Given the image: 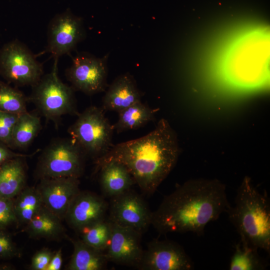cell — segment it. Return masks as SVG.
Here are the masks:
<instances>
[{"mask_svg": "<svg viewBox=\"0 0 270 270\" xmlns=\"http://www.w3.org/2000/svg\"><path fill=\"white\" fill-rule=\"evenodd\" d=\"M225 185L217 179H192L166 196L152 212L151 224L160 234L192 232L206 226L230 207Z\"/></svg>", "mask_w": 270, "mask_h": 270, "instance_id": "obj_1", "label": "cell"}, {"mask_svg": "<svg viewBox=\"0 0 270 270\" xmlns=\"http://www.w3.org/2000/svg\"><path fill=\"white\" fill-rule=\"evenodd\" d=\"M180 153L175 131L162 118L146 136L113 145L95 160L96 169L110 160L118 162L126 167L142 190L151 194L174 168Z\"/></svg>", "mask_w": 270, "mask_h": 270, "instance_id": "obj_2", "label": "cell"}, {"mask_svg": "<svg viewBox=\"0 0 270 270\" xmlns=\"http://www.w3.org/2000/svg\"><path fill=\"white\" fill-rule=\"evenodd\" d=\"M226 213L238 232L241 244L270 252V203L246 176L238 187L234 205Z\"/></svg>", "mask_w": 270, "mask_h": 270, "instance_id": "obj_3", "label": "cell"}, {"mask_svg": "<svg viewBox=\"0 0 270 270\" xmlns=\"http://www.w3.org/2000/svg\"><path fill=\"white\" fill-rule=\"evenodd\" d=\"M102 108L90 106L78 114L68 132L72 140L86 156L95 160L106 154L112 146L113 126Z\"/></svg>", "mask_w": 270, "mask_h": 270, "instance_id": "obj_4", "label": "cell"}, {"mask_svg": "<svg viewBox=\"0 0 270 270\" xmlns=\"http://www.w3.org/2000/svg\"><path fill=\"white\" fill-rule=\"evenodd\" d=\"M32 87L29 100L36 106L40 113L56 125L62 116L78 115L74 88L63 83L57 73V64L52 71L42 76Z\"/></svg>", "mask_w": 270, "mask_h": 270, "instance_id": "obj_5", "label": "cell"}, {"mask_svg": "<svg viewBox=\"0 0 270 270\" xmlns=\"http://www.w3.org/2000/svg\"><path fill=\"white\" fill-rule=\"evenodd\" d=\"M86 156L71 138H57L48 145L40 155L35 174L43 178H79L84 169Z\"/></svg>", "mask_w": 270, "mask_h": 270, "instance_id": "obj_6", "label": "cell"}, {"mask_svg": "<svg viewBox=\"0 0 270 270\" xmlns=\"http://www.w3.org/2000/svg\"><path fill=\"white\" fill-rule=\"evenodd\" d=\"M43 66L22 42L15 40L0 50V74L17 86L35 85L43 76Z\"/></svg>", "mask_w": 270, "mask_h": 270, "instance_id": "obj_7", "label": "cell"}, {"mask_svg": "<svg viewBox=\"0 0 270 270\" xmlns=\"http://www.w3.org/2000/svg\"><path fill=\"white\" fill-rule=\"evenodd\" d=\"M108 56L96 58L80 52L72 58L66 75L74 90L92 95L104 91L107 86Z\"/></svg>", "mask_w": 270, "mask_h": 270, "instance_id": "obj_8", "label": "cell"}, {"mask_svg": "<svg viewBox=\"0 0 270 270\" xmlns=\"http://www.w3.org/2000/svg\"><path fill=\"white\" fill-rule=\"evenodd\" d=\"M47 34L46 51L52 54L54 63H57L60 56L69 54L84 38L82 18L67 10L52 19Z\"/></svg>", "mask_w": 270, "mask_h": 270, "instance_id": "obj_9", "label": "cell"}, {"mask_svg": "<svg viewBox=\"0 0 270 270\" xmlns=\"http://www.w3.org/2000/svg\"><path fill=\"white\" fill-rule=\"evenodd\" d=\"M152 212L144 200L129 190L112 198L109 220L143 234L151 224Z\"/></svg>", "mask_w": 270, "mask_h": 270, "instance_id": "obj_10", "label": "cell"}, {"mask_svg": "<svg viewBox=\"0 0 270 270\" xmlns=\"http://www.w3.org/2000/svg\"><path fill=\"white\" fill-rule=\"evenodd\" d=\"M194 263L184 248L170 240L150 242L138 267L143 270H191Z\"/></svg>", "mask_w": 270, "mask_h": 270, "instance_id": "obj_11", "label": "cell"}, {"mask_svg": "<svg viewBox=\"0 0 270 270\" xmlns=\"http://www.w3.org/2000/svg\"><path fill=\"white\" fill-rule=\"evenodd\" d=\"M112 222L111 236L104 252L108 260L138 268L144 253L140 243L142 234Z\"/></svg>", "mask_w": 270, "mask_h": 270, "instance_id": "obj_12", "label": "cell"}, {"mask_svg": "<svg viewBox=\"0 0 270 270\" xmlns=\"http://www.w3.org/2000/svg\"><path fill=\"white\" fill-rule=\"evenodd\" d=\"M79 178L64 177L43 178L37 188L43 204L62 220L69 206L80 192Z\"/></svg>", "mask_w": 270, "mask_h": 270, "instance_id": "obj_13", "label": "cell"}, {"mask_svg": "<svg viewBox=\"0 0 270 270\" xmlns=\"http://www.w3.org/2000/svg\"><path fill=\"white\" fill-rule=\"evenodd\" d=\"M108 208L106 201L91 192H80L74 198L64 220L76 231L105 218Z\"/></svg>", "mask_w": 270, "mask_h": 270, "instance_id": "obj_14", "label": "cell"}, {"mask_svg": "<svg viewBox=\"0 0 270 270\" xmlns=\"http://www.w3.org/2000/svg\"><path fill=\"white\" fill-rule=\"evenodd\" d=\"M141 101V94L132 76L122 74L112 82L102 100L104 110H121Z\"/></svg>", "mask_w": 270, "mask_h": 270, "instance_id": "obj_15", "label": "cell"}, {"mask_svg": "<svg viewBox=\"0 0 270 270\" xmlns=\"http://www.w3.org/2000/svg\"><path fill=\"white\" fill-rule=\"evenodd\" d=\"M100 172V182L103 193L111 198L130 190L134 181L122 164L110 160L96 169Z\"/></svg>", "mask_w": 270, "mask_h": 270, "instance_id": "obj_16", "label": "cell"}, {"mask_svg": "<svg viewBox=\"0 0 270 270\" xmlns=\"http://www.w3.org/2000/svg\"><path fill=\"white\" fill-rule=\"evenodd\" d=\"M26 232L32 238L58 240L66 236L62 220L44 204L26 225Z\"/></svg>", "mask_w": 270, "mask_h": 270, "instance_id": "obj_17", "label": "cell"}, {"mask_svg": "<svg viewBox=\"0 0 270 270\" xmlns=\"http://www.w3.org/2000/svg\"><path fill=\"white\" fill-rule=\"evenodd\" d=\"M26 158H13L0 165V196L14 198L25 188Z\"/></svg>", "mask_w": 270, "mask_h": 270, "instance_id": "obj_18", "label": "cell"}, {"mask_svg": "<svg viewBox=\"0 0 270 270\" xmlns=\"http://www.w3.org/2000/svg\"><path fill=\"white\" fill-rule=\"evenodd\" d=\"M74 246V252L66 266L68 270H101L108 262L105 253L83 242L80 239L69 238Z\"/></svg>", "mask_w": 270, "mask_h": 270, "instance_id": "obj_19", "label": "cell"}, {"mask_svg": "<svg viewBox=\"0 0 270 270\" xmlns=\"http://www.w3.org/2000/svg\"><path fill=\"white\" fill-rule=\"evenodd\" d=\"M41 129L38 116L28 112L19 114L13 129L10 148H26L31 144Z\"/></svg>", "mask_w": 270, "mask_h": 270, "instance_id": "obj_20", "label": "cell"}, {"mask_svg": "<svg viewBox=\"0 0 270 270\" xmlns=\"http://www.w3.org/2000/svg\"><path fill=\"white\" fill-rule=\"evenodd\" d=\"M154 110L141 101L136 102L118 113V118L113 125L114 130L120 133L140 128L154 118Z\"/></svg>", "mask_w": 270, "mask_h": 270, "instance_id": "obj_21", "label": "cell"}, {"mask_svg": "<svg viewBox=\"0 0 270 270\" xmlns=\"http://www.w3.org/2000/svg\"><path fill=\"white\" fill-rule=\"evenodd\" d=\"M17 224L26 225L43 205L36 187L26 186L13 199Z\"/></svg>", "mask_w": 270, "mask_h": 270, "instance_id": "obj_22", "label": "cell"}, {"mask_svg": "<svg viewBox=\"0 0 270 270\" xmlns=\"http://www.w3.org/2000/svg\"><path fill=\"white\" fill-rule=\"evenodd\" d=\"M112 230V222L105 218L79 230L81 240L90 246L105 252Z\"/></svg>", "mask_w": 270, "mask_h": 270, "instance_id": "obj_23", "label": "cell"}, {"mask_svg": "<svg viewBox=\"0 0 270 270\" xmlns=\"http://www.w3.org/2000/svg\"><path fill=\"white\" fill-rule=\"evenodd\" d=\"M266 268L264 261L258 253V250L240 242L235 247L232 256L230 270H262Z\"/></svg>", "mask_w": 270, "mask_h": 270, "instance_id": "obj_24", "label": "cell"}, {"mask_svg": "<svg viewBox=\"0 0 270 270\" xmlns=\"http://www.w3.org/2000/svg\"><path fill=\"white\" fill-rule=\"evenodd\" d=\"M28 99L20 90L0 81V110L20 114L27 111Z\"/></svg>", "mask_w": 270, "mask_h": 270, "instance_id": "obj_25", "label": "cell"}, {"mask_svg": "<svg viewBox=\"0 0 270 270\" xmlns=\"http://www.w3.org/2000/svg\"><path fill=\"white\" fill-rule=\"evenodd\" d=\"M19 114L0 110V142L10 148L12 136Z\"/></svg>", "mask_w": 270, "mask_h": 270, "instance_id": "obj_26", "label": "cell"}, {"mask_svg": "<svg viewBox=\"0 0 270 270\" xmlns=\"http://www.w3.org/2000/svg\"><path fill=\"white\" fill-rule=\"evenodd\" d=\"M20 252L6 229L0 228V259L7 260L18 257Z\"/></svg>", "mask_w": 270, "mask_h": 270, "instance_id": "obj_27", "label": "cell"}, {"mask_svg": "<svg viewBox=\"0 0 270 270\" xmlns=\"http://www.w3.org/2000/svg\"><path fill=\"white\" fill-rule=\"evenodd\" d=\"M13 199L0 196V228L6 229L12 224H17Z\"/></svg>", "mask_w": 270, "mask_h": 270, "instance_id": "obj_28", "label": "cell"}, {"mask_svg": "<svg viewBox=\"0 0 270 270\" xmlns=\"http://www.w3.org/2000/svg\"><path fill=\"white\" fill-rule=\"evenodd\" d=\"M53 254L54 252L47 248L39 250L32 258L30 268L32 270H46Z\"/></svg>", "mask_w": 270, "mask_h": 270, "instance_id": "obj_29", "label": "cell"}, {"mask_svg": "<svg viewBox=\"0 0 270 270\" xmlns=\"http://www.w3.org/2000/svg\"><path fill=\"white\" fill-rule=\"evenodd\" d=\"M38 150H38L31 154H24L16 152L13 151L12 149L8 146L0 142V165L13 158L18 157H30L34 156Z\"/></svg>", "mask_w": 270, "mask_h": 270, "instance_id": "obj_30", "label": "cell"}, {"mask_svg": "<svg viewBox=\"0 0 270 270\" xmlns=\"http://www.w3.org/2000/svg\"><path fill=\"white\" fill-rule=\"evenodd\" d=\"M62 248L55 252L46 270H60L62 264Z\"/></svg>", "mask_w": 270, "mask_h": 270, "instance_id": "obj_31", "label": "cell"}]
</instances>
